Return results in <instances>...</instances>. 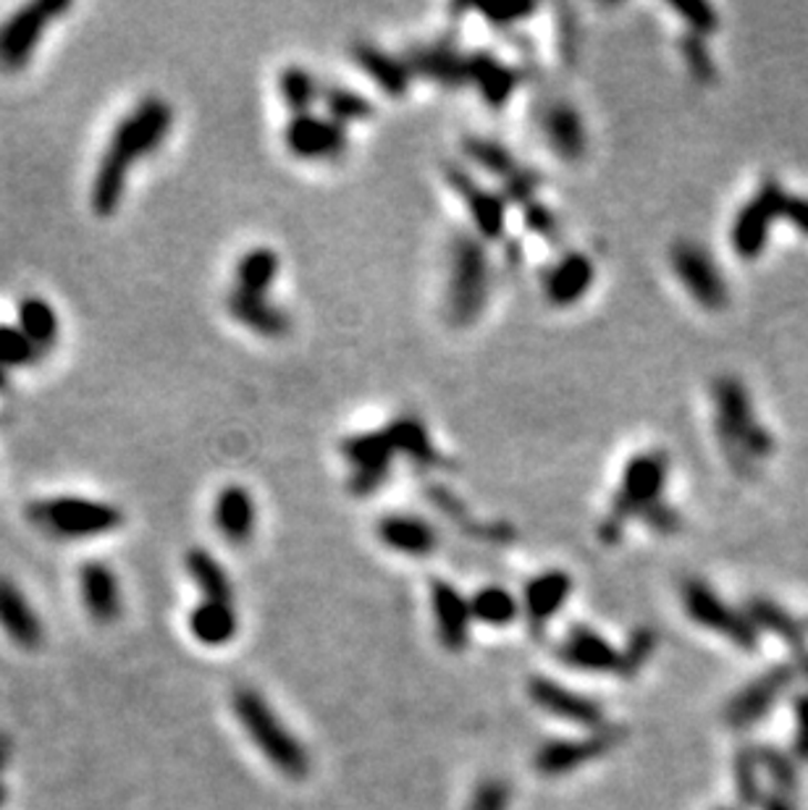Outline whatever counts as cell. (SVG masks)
<instances>
[{
    "label": "cell",
    "mask_w": 808,
    "mask_h": 810,
    "mask_svg": "<svg viewBox=\"0 0 808 810\" xmlns=\"http://www.w3.org/2000/svg\"><path fill=\"white\" fill-rule=\"evenodd\" d=\"M446 184L463 200L467 216L473 218L475 231L484 241H499L507 233V200L499 191L484 189L459 166H446Z\"/></svg>",
    "instance_id": "13"
},
{
    "label": "cell",
    "mask_w": 808,
    "mask_h": 810,
    "mask_svg": "<svg viewBox=\"0 0 808 810\" xmlns=\"http://www.w3.org/2000/svg\"><path fill=\"white\" fill-rule=\"evenodd\" d=\"M470 611L473 620L491 624V627H505V624H509L517 616L520 603H517L515 595L505 591V588L486 585L470 599Z\"/></svg>",
    "instance_id": "38"
},
{
    "label": "cell",
    "mask_w": 808,
    "mask_h": 810,
    "mask_svg": "<svg viewBox=\"0 0 808 810\" xmlns=\"http://www.w3.org/2000/svg\"><path fill=\"white\" fill-rule=\"evenodd\" d=\"M174 108L166 97L147 95L118 121L105 153L97 163L95 179L90 189V205L101 218L116 216L126 195L132 168L139 160L151 158L172 134Z\"/></svg>",
    "instance_id": "1"
},
{
    "label": "cell",
    "mask_w": 808,
    "mask_h": 810,
    "mask_svg": "<svg viewBox=\"0 0 808 810\" xmlns=\"http://www.w3.org/2000/svg\"><path fill=\"white\" fill-rule=\"evenodd\" d=\"M431 603H434L438 641H442L444 648L452 653L465 651L467 641H470V624H473L470 601H467L452 582L436 580L434 585H431Z\"/></svg>",
    "instance_id": "19"
},
{
    "label": "cell",
    "mask_w": 808,
    "mask_h": 810,
    "mask_svg": "<svg viewBox=\"0 0 808 810\" xmlns=\"http://www.w3.org/2000/svg\"><path fill=\"white\" fill-rule=\"evenodd\" d=\"M672 11L685 21L687 32L701 34V38H708V34L719 30L717 11H714L708 3H701V0L698 3H672Z\"/></svg>",
    "instance_id": "43"
},
{
    "label": "cell",
    "mask_w": 808,
    "mask_h": 810,
    "mask_svg": "<svg viewBox=\"0 0 808 810\" xmlns=\"http://www.w3.org/2000/svg\"><path fill=\"white\" fill-rule=\"evenodd\" d=\"M748 616L756 627H764L775 632L777 637H783L785 643L790 645L793 653H796L800 666L808 674V643H806V630L800 627V622L793 620L785 609H779L777 603L767 599H754L748 603Z\"/></svg>",
    "instance_id": "33"
},
{
    "label": "cell",
    "mask_w": 808,
    "mask_h": 810,
    "mask_svg": "<svg viewBox=\"0 0 808 810\" xmlns=\"http://www.w3.org/2000/svg\"><path fill=\"white\" fill-rule=\"evenodd\" d=\"M0 627L21 648H38L42 641V624L24 593L11 580L0 578Z\"/></svg>",
    "instance_id": "30"
},
{
    "label": "cell",
    "mask_w": 808,
    "mask_h": 810,
    "mask_svg": "<svg viewBox=\"0 0 808 810\" xmlns=\"http://www.w3.org/2000/svg\"><path fill=\"white\" fill-rule=\"evenodd\" d=\"M323 105L325 116L336 124H342L344 129L350 124H358V121H365L373 116V103L367 101L360 92L346 90V87H325L323 90Z\"/></svg>",
    "instance_id": "39"
},
{
    "label": "cell",
    "mask_w": 808,
    "mask_h": 810,
    "mask_svg": "<svg viewBox=\"0 0 808 810\" xmlns=\"http://www.w3.org/2000/svg\"><path fill=\"white\" fill-rule=\"evenodd\" d=\"M258 509L245 486H226L213 503V525L234 546H245L252 538Z\"/></svg>",
    "instance_id": "27"
},
{
    "label": "cell",
    "mask_w": 808,
    "mask_h": 810,
    "mask_svg": "<svg viewBox=\"0 0 808 810\" xmlns=\"http://www.w3.org/2000/svg\"><path fill=\"white\" fill-rule=\"evenodd\" d=\"M375 536L389 551L404 557H431L438 546L434 525L415 515H386L375 525Z\"/></svg>",
    "instance_id": "25"
},
{
    "label": "cell",
    "mask_w": 808,
    "mask_h": 810,
    "mask_svg": "<svg viewBox=\"0 0 808 810\" xmlns=\"http://www.w3.org/2000/svg\"><path fill=\"white\" fill-rule=\"evenodd\" d=\"M352 59L367 80H371L381 92H386L389 97H402L410 92L413 71H410L404 59H396V55L381 51V48L373 45V42H354Z\"/></svg>",
    "instance_id": "26"
},
{
    "label": "cell",
    "mask_w": 808,
    "mask_h": 810,
    "mask_svg": "<svg viewBox=\"0 0 808 810\" xmlns=\"http://www.w3.org/2000/svg\"><path fill=\"white\" fill-rule=\"evenodd\" d=\"M641 520L649 530L659 532V536H675V532L680 530V525H683V517H680V511L675 507H670V503L664 499L656 501L654 507H649L646 511H643Z\"/></svg>",
    "instance_id": "48"
},
{
    "label": "cell",
    "mask_w": 808,
    "mask_h": 810,
    "mask_svg": "<svg viewBox=\"0 0 808 810\" xmlns=\"http://www.w3.org/2000/svg\"><path fill=\"white\" fill-rule=\"evenodd\" d=\"M27 517L34 528L55 538H97L124 525V511L116 503L84 499V496H51L32 501Z\"/></svg>",
    "instance_id": "5"
},
{
    "label": "cell",
    "mask_w": 808,
    "mask_h": 810,
    "mask_svg": "<svg viewBox=\"0 0 808 810\" xmlns=\"http://www.w3.org/2000/svg\"><path fill=\"white\" fill-rule=\"evenodd\" d=\"M234 714L242 721V727L250 735V740L263 750L268 764L287 773L289 779H304L310 771V756L304 745L294 740L276 716V710L268 706L263 695L252 687H239L234 693Z\"/></svg>",
    "instance_id": "4"
},
{
    "label": "cell",
    "mask_w": 808,
    "mask_h": 810,
    "mask_svg": "<svg viewBox=\"0 0 808 810\" xmlns=\"http://www.w3.org/2000/svg\"><path fill=\"white\" fill-rule=\"evenodd\" d=\"M226 310L239 325L252 331L260 339H283L292 331V318L279 304L260 294H245V291L231 289L226 297Z\"/></svg>",
    "instance_id": "20"
},
{
    "label": "cell",
    "mask_w": 808,
    "mask_h": 810,
    "mask_svg": "<svg viewBox=\"0 0 808 810\" xmlns=\"http://www.w3.org/2000/svg\"><path fill=\"white\" fill-rule=\"evenodd\" d=\"M793 677H796V672H793L790 666H777V669H771L769 674H764V677L750 682L746 690L729 700V706L725 710L727 724H733V727H750V724L764 719V716L769 714V708L777 703L779 695H783L785 687L790 685Z\"/></svg>",
    "instance_id": "18"
},
{
    "label": "cell",
    "mask_w": 808,
    "mask_h": 810,
    "mask_svg": "<svg viewBox=\"0 0 808 810\" xmlns=\"http://www.w3.org/2000/svg\"><path fill=\"white\" fill-rule=\"evenodd\" d=\"M386 436L394 444L396 457H407L421 470H444L449 461L444 454L436 449L434 438H431L428 425H425L417 415H400L386 425Z\"/></svg>",
    "instance_id": "24"
},
{
    "label": "cell",
    "mask_w": 808,
    "mask_h": 810,
    "mask_svg": "<svg viewBox=\"0 0 808 810\" xmlns=\"http://www.w3.org/2000/svg\"><path fill=\"white\" fill-rule=\"evenodd\" d=\"M480 13H484L488 27H496V30H509V27L520 24V21L534 17L536 6H515V9L512 6H501V9H484Z\"/></svg>",
    "instance_id": "49"
},
{
    "label": "cell",
    "mask_w": 808,
    "mask_h": 810,
    "mask_svg": "<svg viewBox=\"0 0 808 810\" xmlns=\"http://www.w3.org/2000/svg\"><path fill=\"white\" fill-rule=\"evenodd\" d=\"M467 84H475L488 108L499 111L515 95L520 74L491 53H470L467 55Z\"/></svg>",
    "instance_id": "28"
},
{
    "label": "cell",
    "mask_w": 808,
    "mask_h": 810,
    "mask_svg": "<svg viewBox=\"0 0 808 810\" xmlns=\"http://www.w3.org/2000/svg\"><path fill=\"white\" fill-rule=\"evenodd\" d=\"M69 11L71 0H32L0 21V71L17 74L30 66L45 32Z\"/></svg>",
    "instance_id": "6"
},
{
    "label": "cell",
    "mask_w": 808,
    "mask_h": 810,
    "mask_svg": "<svg viewBox=\"0 0 808 810\" xmlns=\"http://www.w3.org/2000/svg\"><path fill=\"white\" fill-rule=\"evenodd\" d=\"M189 630L203 645H224L237 635V611L229 601H203L189 614Z\"/></svg>",
    "instance_id": "34"
},
{
    "label": "cell",
    "mask_w": 808,
    "mask_h": 810,
    "mask_svg": "<svg viewBox=\"0 0 808 810\" xmlns=\"http://www.w3.org/2000/svg\"><path fill=\"white\" fill-rule=\"evenodd\" d=\"M80 585L84 606H87L92 620H118V614H122V588H118L116 572L105 561H84Z\"/></svg>",
    "instance_id": "29"
},
{
    "label": "cell",
    "mask_w": 808,
    "mask_h": 810,
    "mask_svg": "<svg viewBox=\"0 0 808 810\" xmlns=\"http://www.w3.org/2000/svg\"><path fill=\"white\" fill-rule=\"evenodd\" d=\"M283 145L300 160H336L346 150V129L329 116L302 113V116L289 118L283 126Z\"/></svg>",
    "instance_id": "12"
},
{
    "label": "cell",
    "mask_w": 808,
    "mask_h": 810,
    "mask_svg": "<svg viewBox=\"0 0 808 810\" xmlns=\"http://www.w3.org/2000/svg\"><path fill=\"white\" fill-rule=\"evenodd\" d=\"M467 810H509V787L501 779H486L475 787Z\"/></svg>",
    "instance_id": "45"
},
{
    "label": "cell",
    "mask_w": 808,
    "mask_h": 810,
    "mask_svg": "<svg viewBox=\"0 0 808 810\" xmlns=\"http://www.w3.org/2000/svg\"><path fill=\"white\" fill-rule=\"evenodd\" d=\"M559 658L576 669L591 674H620L622 677V651H617L607 637L588 627H572L564 643L559 645Z\"/></svg>",
    "instance_id": "22"
},
{
    "label": "cell",
    "mask_w": 808,
    "mask_h": 810,
    "mask_svg": "<svg viewBox=\"0 0 808 810\" xmlns=\"http://www.w3.org/2000/svg\"><path fill=\"white\" fill-rule=\"evenodd\" d=\"M785 220H788L790 226H796V229L804 233V237H808V200L806 197H793L788 195V202H785Z\"/></svg>",
    "instance_id": "51"
},
{
    "label": "cell",
    "mask_w": 808,
    "mask_h": 810,
    "mask_svg": "<svg viewBox=\"0 0 808 810\" xmlns=\"http://www.w3.org/2000/svg\"><path fill=\"white\" fill-rule=\"evenodd\" d=\"M670 478V457L667 451L651 449L635 454L622 470L620 490L614 494L612 507L599 525V538L604 543H617L625 532L630 520H641V515L656 501L664 499V488Z\"/></svg>",
    "instance_id": "3"
},
{
    "label": "cell",
    "mask_w": 808,
    "mask_h": 810,
    "mask_svg": "<svg viewBox=\"0 0 808 810\" xmlns=\"http://www.w3.org/2000/svg\"><path fill=\"white\" fill-rule=\"evenodd\" d=\"M788 191L783 189L775 176H767L758 184L756 195L743 205L729 229V245L740 260H758L767 250L771 226L785 216Z\"/></svg>",
    "instance_id": "7"
},
{
    "label": "cell",
    "mask_w": 808,
    "mask_h": 810,
    "mask_svg": "<svg viewBox=\"0 0 808 810\" xmlns=\"http://www.w3.org/2000/svg\"><path fill=\"white\" fill-rule=\"evenodd\" d=\"M764 810H796V808H793L788 795H775V798L764 800Z\"/></svg>",
    "instance_id": "53"
},
{
    "label": "cell",
    "mask_w": 808,
    "mask_h": 810,
    "mask_svg": "<svg viewBox=\"0 0 808 810\" xmlns=\"http://www.w3.org/2000/svg\"><path fill=\"white\" fill-rule=\"evenodd\" d=\"M522 224H526V229L530 233H536V237H543L549 241L559 239V220L555 216V210H549L538 200L522 208Z\"/></svg>",
    "instance_id": "46"
},
{
    "label": "cell",
    "mask_w": 808,
    "mask_h": 810,
    "mask_svg": "<svg viewBox=\"0 0 808 810\" xmlns=\"http://www.w3.org/2000/svg\"><path fill=\"white\" fill-rule=\"evenodd\" d=\"M670 266L691 300L708 312H719L729 302V287L704 247L691 239H680L670 250Z\"/></svg>",
    "instance_id": "8"
},
{
    "label": "cell",
    "mask_w": 808,
    "mask_h": 810,
    "mask_svg": "<svg viewBox=\"0 0 808 810\" xmlns=\"http://www.w3.org/2000/svg\"><path fill=\"white\" fill-rule=\"evenodd\" d=\"M677 48L687 66V74H691L693 80H696L698 84L717 82V66H714V59H712V51H708V45H706V38L685 32L683 38H680Z\"/></svg>",
    "instance_id": "41"
},
{
    "label": "cell",
    "mask_w": 808,
    "mask_h": 810,
    "mask_svg": "<svg viewBox=\"0 0 808 810\" xmlns=\"http://www.w3.org/2000/svg\"><path fill=\"white\" fill-rule=\"evenodd\" d=\"M541 132L551 153L567 163H576L588 150V132L578 108L572 103L557 101L541 113Z\"/></svg>",
    "instance_id": "21"
},
{
    "label": "cell",
    "mask_w": 808,
    "mask_h": 810,
    "mask_svg": "<svg viewBox=\"0 0 808 810\" xmlns=\"http://www.w3.org/2000/svg\"><path fill=\"white\" fill-rule=\"evenodd\" d=\"M465 155L470 158L475 166L484 168L486 174H491L505 184L509 176L520 168V163L515 160V155L507 150L501 142H496L491 137H465Z\"/></svg>",
    "instance_id": "37"
},
{
    "label": "cell",
    "mask_w": 808,
    "mask_h": 810,
    "mask_svg": "<svg viewBox=\"0 0 808 810\" xmlns=\"http://www.w3.org/2000/svg\"><path fill=\"white\" fill-rule=\"evenodd\" d=\"M597 266L586 252H567L543 273V297L555 308H572L591 291Z\"/></svg>",
    "instance_id": "16"
},
{
    "label": "cell",
    "mask_w": 808,
    "mask_h": 810,
    "mask_svg": "<svg viewBox=\"0 0 808 810\" xmlns=\"http://www.w3.org/2000/svg\"><path fill=\"white\" fill-rule=\"evenodd\" d=\"M538 187H541V176H538L534 168L520 166L505 184H501V189H505L501 191V197H505L507 202L522 205V208H526V205L536 202Z\"/></svg>",
    "instance_id": "44"
},
{
    "label": "cell",
    "mask_w": 808,
    "mask_h": 810,
    "mask_svg": "<svg viewBox=\"0 0 808 810\" xmlns=\"http://www.w3.org/2000/svg\"><path fill=\"white\" fill-rule=\"evenodd\" d=\"M620 742V731L607 729L597 731V735L583 737V740H557L543 745L536 756V769L546 773V777H564V773L580 769V766L591 764L614 748Z\"/></svg>",
    "instance_id": "15"
},
{
    "label": "cell",
    "mask_w": 808,
    "mask_h": 810,
    "mask_svg": "<svg viewBox=\"0 0 808 810\" xmlns=\"http://www.w3.org/2000/svg\"><path fill=\"white\" fill-rule=\"evenodd\" d=\"M339 449H342V457L350 465L346 488H350L352 496L375 494L392 475L396 451L384 428L346 436Z\"/></svg>",
    "instance_id": "9"
},
{
    "label": "cell",
    "mask_w": 808,
    "mask_h": 810,
    "mask_svg": "<svg viewBox=\"0 0 808 810\" xmlns=\"http://www.w3.org/2000/svg\"><path fill=\"white\" fill-rule=\"evenodd\" d=\"M735 785H738V795L746 806H756L762 798L756 779V758L754 752H740L738 764H735Z\"/></svg>",
    "instance_id": "47"
},
{
    "label": "cell",
    "mask_w": 808,
    "mask_h": 810,
    "mask_svg": "<svg viewBox=\"0 0 808 810\" xmlns=\"http://www.w3.org/2000/svg\"><path fill=\"white\" fill-rule=\"evenodd\" d=\"M42 357L34 350V344L24 336L19 325L0 323V365L6 371H19V367H30Z\"/></svg>",
    "instance_id": "40"
},
{
    "label": "cell",
    "mask_w": 808,
    "mask_h": 810,
    "mask_svg": "<svg viewBox=\"0 0 808 810\" xmlns=\"http://www.w3.org/2000/svg\"><path fill=\"white\" fill-rule=\"evenodd\" d=\"M281 260L271 247H252L234 266V287L245 294H260L268 297V291L279 279Z\"/></svg>",
    "instance_id": "32"
},
{
    "label": "cell",
    "mask_w": 808,
    "mask_h": 810,
    "mask_svg": "<svg viewBox=\"0 0 808 810\" xmlns=\"http://www.w3.org/2000/svg\"><path fill=\"white\" fill-rule=\"evenodd\" d=\"M413 76H423V80L438 84V87L457 90L467 84V55L459 53V48L449 40L423 42V45H413L404 55Z\"/></svg>",
    "instance_id": "14"
},
{
    "label": "cell",
    "mask_w": 808,
    "mask_h": 810,
    "mask_svg": "<svg viewBox=\"0 0 808 810\" xmlns=\"http://www.w3.org/2000/svg\"><path fill=\"white\" fill-rule=\"evenodd\" d=\"M796 721H798L796 752L800 758L808 760V695H800L796 700Z\"/></svg>",
    "instance_id": "52"
},
{
    "label": "cell",
    "mask_w": 808,
    "mask_h": 810,
    "mask_svg": "<svg viewBox=\"0 0 808 810\" xmlns=\"http://www.w3.org/2000/svg\"><path fill=\"white\" fill-rule=\"evenodd\" d=\"M279 95L283 105L292 111V116H302V113H313V105L323 101L321 84L308 69L302 66H287L279 74Z\"/></svg>",
    "instance_id": "35"
},
{
    "label": "cell",
    "mask_w": 808,
    "mask_h": 810,
    "mask_svg": "<svg viewBox=\"0 0 808 810\" xmlns=\"http://www.w3.org/2000/svg\"><path fill=\"white\" fill-rule=\"evenodd\" d=\"M572 593V578L562 570H549L528 580L522 591V611L534 632H541L559 614Z\"/></svg>",
    "instance_id": "23"
},
{
    "label": "cell",
    "mask_w": 808,
    "mask_h": 810,
    "mask_svg": "<svg viewBox=\"0 0 808 810\" xmlns=\"http://www.w3.org/2000/svg\"><path fill=\"white\" fill-rule=\"evenodd\" d=\"M654 648H656V632L649 627L635 630L628 648L622 651V677H635V674L643 669V664L651 658Z\"/></svg>",
    "instance_id": "42"
},
{
    "label": "cell",
    "mask_w": 808,
    "mask_h": 810,
    "mask_svg": "<svg viewBox=\"0 0 808 810\" xmlns=\"http://www.w3.org/2000/svg\"><path fill=\"white\" fill-rule=\"evenodd\" d=\"M530 700L546 714L557 716V719L580 724V727H601L604 724V708L597 700L586 698V695L572 693L570 687L559 685L555 679L536 677L528 685Z\"/></svg>",
    "instance_id": "17"
},
{
    "label": "cell",
    "mask_w": 808,
    "mask_h": 810,
    "mask_svg": "<svg viewBox=\"0 0 808 810\" xmlns=\"http://www.w3.org/2000/svg\"><path fill=\"white\" fill-rule=\"evenodd\" d=\"M714 402V430H717L719 449L727 459H733L743 440L756 428V412L746 383L735 375H719L712 386Z\"/></svg>",
    "instance_id": "11"
},
{
    "label": "cell",
    "mask_w": 808,
    "mask_h": 810,
    "mask_svg": "<svg viewBox=\"0 0 808 810\" xmlns=\"http://www.w3.org/2000/svg\"><path fill=\"white\" fill-rule=\"evenodd\" d=\"M491 297V260L480 237L457 231L446 247V321L457 329L478 323Z\"/></svg>",
    "instance_id": "2"
},
{
    "label": "cell",
    "mask_w": 808,
    "mask_h": 810,
    "mask_svg": "<svg viewBox=\"0 0 808 810\" xmlns=\"http://www.w3.org/2000/svg\"><path fill=\"white\" fill-rule=\"evenodd\" d=\"M683 603L687 616H691L696 624H701V627L717 632V635H725L727 641H733L735 645H740V648L746 651L756 648L758 627L750 622V616L729 609L727 603L706 585V582L687 580L683 585Z\"/></svg>",
    "instance_id": "10"
},
{
    "label": "cell",
    "mask_w": 808,
    "mask_h": 810,
    "mask_svg": "<svg viewBox=\"0 0 808 810\" xmlns=\"http://www.w3.org/2000/svg\"><path fill=\"white\" fill-rule=\"evenodd\" d=\"M762 764L767 766L769 773L779 781V785L788 787V790H790V787H796V771H793L788 758L779 756V752H775V750H764L762 752Z\"/></svg>",
    "instance_id": "50"
},
{
    "label": "cell",
    "mask_w": 808,
    "mask_h": 810,
    "mask_svg": "<svg viewBox=\"0 0 808 810\" xmlns=\"http://www.w3.org/2000/svg\"><path fill=\"white\" fill-rule=\"evenodd\" d=\"M187 572L200 588L205 601H229L231 603V580L213 553L203 549H193L187 553Z\"/></svg>",
    "instance_id": "36"
},
{
    "label": "cell",
    "mask_w": 808,
    "mask_h": 810,
    "mask_svg": "<svg viewBox=\"0 0 808 810\" xmlns=\"http://www.w3.org/2000/svg\"><path fill=\"white\" fill-rule=\"evenodd\" d=\"M17 325L24 331V336L32 341L34 350L40 354H48L55 350L61 336L59 312L42 297H24L17 310Z\"/></svg>",
    "instance_id": "31"
},
{
    "label": "cell",
    "mask_w": 808,
    "mask_h": 810,
    "mask_svg": "<svg viewBox=\"0 0 808 810\" xmlns=\"http://www.w3.org/2000/svg\"><path fill=\"white\" fill-rule=\"evenodd\" d=\"M11 386V371H6L3 365H0V391H6Z\"/></svg>",
    "instance_id": "54"
}]
</instances>
